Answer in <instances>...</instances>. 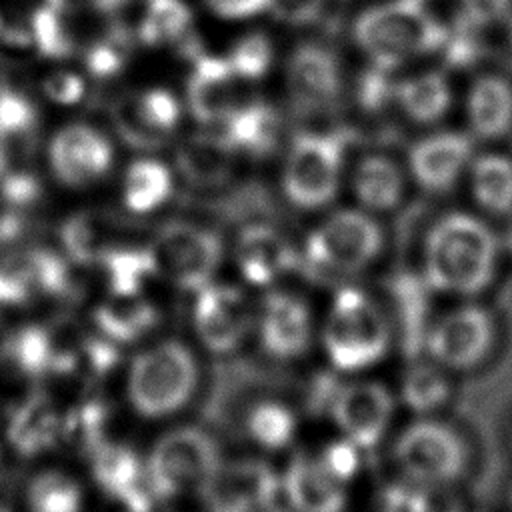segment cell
I'll use <instances>...</instances> for the list:
<instances>
[{"mask_svg": "<svg viewBox=\"0 0 512 512\" xmlns=\"http://www.w3.org/2000/svg\"><path fill=\"white\" fill-rule=\"evenodd\" d=\"M500 240L478 216L448 212L428 230L424 240V278L434 290L472 298L494 280Z\"/></svg>", "mask_w": 512, "mask_h": 512, "instance_id": "obj_1", "label": "cell"}, {"mask_svg": "<svg viewBox=\"0 0 512 512\" xmlns=\"http://www.w3.org/2000/svg\"><path fill=\"white\" fill-rule=\"evenodd\" d=\"M444 28L418 0H390L368 8L354 24L358 48L374 66L394 70L438 50Z\"/></svg>", "mask_w": 512, "mask_h": 512, "instance_id": "obj_2", "label": "cell"}, {"mask_svg": "<svg viewBox=\"0 0 512 512\" xmlns=\"http://www.w3.org/2000/svg\"><path fill=\"white\" fill-rule=\"evenodd\" d=\"M198 386V362L178 340H164L142 350L130 364L126 396L136 414L158 420L188 404Z\"/></svg>", "mask_w": 512, "mask_h": 512, "instance_id": "obj_3", "label": "cell"}, {"mask_svg": "<svg viewBox=\"0 0 512 512\" xmlns=\"http://www.w3.org/2000/svg\"><path fill=\"white\" fill-rule=\"evenodd\" d=\"M322 340L334 368L356 372L386 356L390 322L366 292L346 286L332 300Z\"/></svg>", "mask_w": 512, "mask_h": 512, "instance_id": "obj_4", "label": "cell"}, {"mask_svg": "<svg viewBox=\"0 0 512 512\" xmlns=\"http://www.w3.org/2000/svg\"><path fill=\"white\" fill-rule=\"evenodd\" d=\"M222 466L220 446L198 426H180L162 434L146 462L154 496L172 498L202 492Z\"/></svg>", "mask_w": 512, "mask_h": 512, "instance_id": "obj_5", "label": "cell"}, {"mask_svg": "<svg viewBox=\"0 0 512 512\" xmlns=\"http://www.w3.org/2000/svg\"><path fill=\"white\" fill-rule=\"evenodd\" d=\"M394 462L410 484H456L468 468V448L452 426L422 418L396 438Z\"/></svg>", "mask_w": 512, "mask_h": 512, "instance_id": "obj_6", "label": "cell"}, {"mask_svg": "<svg viewBox=\"0 0 512 512\" xmlns=\"http://www.w3.org/2000/svg\"><path fill=\"white\" fill-rule=\"evenodd\" d=\"M342 178V146L334 136L302 134L284 160L282 188L288 200L304 210L326 206Z\"/></svg>", "mask_w": 512, "mask_h": 512, "instance_id": "obj_7", "label": "cell"}, {"mask_svg": "<svg viewBox=\"0 0 512 512\" xmlns=\"http://www.w3.org/2000/svg\"><path fill=\"white\" fill-rule=\"evenodd\" d=\"M382 230L366 210L330 214L306 240V256L314 266L334 272H356L376 260Z\"/></svg>", "mask_w": 512, "mask_h": 512, "instance_id": "obj_8", "label": "cell"}, {"mask_svg": "<svg viewBox=\"0 0 512 512\" xmlns=\"http://www.w3.org/2000/svg\"><path fill=\"white\" fill-rule=\"evenodd\" d=\"M148 250L160 276L194 292L212 282L222 258V244L214 232L184 222L164 226Z\"/></svg>", "mask_w": 512, "mask_h": 512, "instance_id": "obj_9", "label": "cell"}, {"mask_svg": "<svg viewBox=\"0 0 512 512\" xmlns=\"http://www.w3.org/2000/svg\"><path fill=\"white\" fill-rule=\"evenodd\" d=\"M496 326L492 314L478 304H462L446 312L426 334L430 360L446 370L466 372L492 352Z\"/></svg>", "mask_w": 512, "mask_h": 512, "instance_id": "obj_10", "label": "cell"}, {"mask_svg": "<svg viewBox=\"0 0 512 512\" xmlns=\"http://www.w3.org/2000/svg\"><path fill=\"white\" fill-rule=\"evenodd\" d=\"M114 162L110 140L94 126L74 122L62 126L48 144V164L58 182L86 188L102 180Z\"/></svg>", "mask_w": 512, "mask_h": 512, "instance_id": "obj_11", "label": "cell"}, {"mask_svg": "<svg viewBox=\"0 0 512 512\" xmlns=\"http://www.w3.org/2000/svg\"><path fill=\"white\" fill-rule=\"evenodd\" d=\"M330 414L346 440L368 450L384 438L392 422L394 396L380 382H350L332 392Z\"/></svg>", "mask_w": 512, "mask_h": 512, "instance_id": "obj_12", "label": "cell"}, {"mask_svg": "<svg viewBox=\"0 0 512 512\" xmlns=\"http://www.w3.org/2000/svg\"><path fill=\"white\" fill-rule=\"evenodd\" d=\"M192 318L200 342L216 354L236 350L252 320L244 294L234 286L214 282L196 290Z\"/></svg>", "mask_w": 512, "mask_h": 512, "instance_id": "obj_13", "label": "cell"}, {"mask_svg": "<svg viewBox=\"0 0 512 512\" xmlns=\"http://www.w3.org/2000/svg\"><path fill=\"white\" fill-rule=\"evenodd\" d=\"M472 136L458 130L432 132L408 150V170L428 192H446L466 176L474 160Z\"/></svg>", "mask_w": 512, "mask_h": 512, "instance_id": "obj_14", "label": "cell"}, {"mask_svg": "<svg viewBox=\"0 0 512 512\" xmlns=\"http://www.w3.org/2000/svg\"><path fill=\"white\" fill-rule=\"evenodd\" d=\"M68 286L66 264L48 250H18L0 258V304L20 306Z\"/></svg>", "mask_w": 512, "mask_h": 512, "instance_id": "obj_15", "label": "cell"}, {"mask_svg": "<svg viewBox=\"0 0 512 512\" xmlns=\"http://www.w3.org/2000/svg\"><path fill=\"white\" fill-rule=\"evenodd\" d=\"M182 120L180 100L166 88L150 86L122 98L114 106L120 134L136 146H156L168 138Z\"/></svg>", "mask_w": 512, "mask_h": 512, "instance_id": "obj_16", "label": "cell"}, {"mask_svg": "<svg viewBox=\"0 0 512 512\" xmlns=\"http://www.w3.org/2000/svg\"><path fill=\"white\" fill-rule=\"evenodd\" d=\"M90 464L96 484L104 494L114 498L130 512H148L154 496L146 466L124 444L102 440L90 452Z\"/></svg>", "mask_w": 512, "mask_h": 512, "instance_id": "obj_17", "label": "cell"}, {"mask_svg": "<svg viewBox=\"0 0 512 512\" xmlns=\"http://www.w3.org/2000/svg\"><path fill=\"white\" fill-rule=\"evenodd\" d=\"M258 338L262 348L278 360L302 356L312 340V316L306 302L288 292L266 296L258 318Z\"/></svg>", "mask_w": 512, "mask_h": 512, "instance_id": "obj_18", "label": "cell"}, {"mask_svg": "<svg viewBox=\"0 0 512 512\" xmlns=\"http://www.w3.org/2000/svg\"><path fill=\"white\" fill-rule=\"evenodd\" d=\"M286 88L292 104L302 112L330 108L340 94V68L322 46L296 48L286 66Z\"/></svg>", "mask_w": 512, "mask_h": 512, "instance_id": "obj_19", "label": "cell"}, {"mask_svg": "<svg viewBox=\"0 0 512 512\" xmlns=\"http://www.w3.org/2000/svg\"><path fill=\"white\" fill-rule=\"evenodd\" d=\"M202 492L214 512H258L274 506L276 478L260 462H222Z\"/></svg>", "mask_w": 512, "mask_h": 512, "instance_id": "obj_20", "label": "cell"}, {"mask_svg": "<svg viewBox=\"0 0 512 512\" xmlns=\"http://www.w3.org/2000/svg\"><path fill=\"white\" fill-rule=\"evenodd\" d=\"M238 76L226 58L200 56L186 82V106L202 124H222L238 106Z\"/></svg>", "mask_w": 512, "mask_h": 512, "instance_id": "obj_21", "label": "cell"}, {"mask_svg": "<svg viewBox=\"0 0 512 512\" xmlns=\"http://www.w3.org/2000/svg\"><path fill=\"white\" fill-rule=\"evenodd\" d=\"M284 498L296 512H342L344 484L334 478L318 456L296 454L282 476Z\"/></svg>", "mask_w": 512, "mask_h": 512, "instance_id": "obj_22", "label": "cell"}, {"mask_svg": "<svg viewBox=\"0 0 512 512\" xmlns=\"http://www.w3.org/2000/svg\"><path fill=\"white\" fill-rule=\"evenodd\" d=\"M242 278L254 286H268L294 266L290 242L270 226L256 224L242 230L234 250Z\"/></svg>", "mask_w": 512, "mask_h": 512, "instance_id": "obj_23", "label": "cell"}, {"mask_svg": "<svg viewBox=\"0 0 512 512\" xmlns=\"http://www.w3.org/2000/svg\"><path fill=\"white\" fill-rule=\"evenodd\" d=\"M468 134L498 140L512 130V82L500 74L476 76L464 96Z\"/></svg>", "mask_w": 512, "mask_h": 512, "instance_id": "obj_24", "label": "cell"}, {"mask_svg": "<svg viewBox=\"0 0 512 512\" xmlns=\"http://www.w3.org/2000/svg\"><path fill=\"white\" fill-rule=\"evenodd\" d=\"M62 424L64 416L58 412L56 402L44 392H34L8 414L6 438L18 454L36 456L58 442Z\"/></svg>", "mask_w": 512, "mask_h": 512, "instance_id": "obj_25", "label": "cell"}, {"mask_svg": "<svg viewBox=\"0 0 512 512\" xmlns=\"http://www.w3.org/2000/svg\"><path fill=\"white\" fill-rule=\"evenodd\" d=\"M158 322V312L144 294H110L94 310L98 332L114 342L128 344L146 336Z\"/></svg>", "mask_w": 512, "mask_h": 512, "instance_id": "obj_26", "label": "cell"}, {"mask_svg": "<svg viewBox=\"0 0 512 512\" xmlns=\"http://www.w3.org/2000/svg\"><path fill=\"white\" fill-rule=\"evenodd\" d=\"M352 190L366 212H390L404 198L406 178L392 158L368 154L354 168Z\"/></svg>", "mask_w": 512, "mask_h": 512, "instance_id": "obj_27", "label": "cell"}, {"mask_svg": "<svg viewBox=\"0 0 512 512\" xmlns=\"http://www.w3.org/2000/svg\"><path fill=\"white\" fill-rule=\"evenodd\" d=\"M452 86L442 72L428 70L396 82L394 102L416 124L442 120L452 106Z\"/></svg>", "mask_w": 512, "mask_h": 512, "instance_id": "obj_28", "label": "cell"}, {"mask_svg": "<svg viewBox=\"0 0 512 512\" xmlns=\"http://www.w3.org/2000/svg\"><path fill=\"white\" fill-rule=\"evenodd\" d=\"M470 196L478 208L494 216L512 214V158L498 152L474 156L468 172Z\"/></svg>", "mask_w": 512, "mask_h": 512, "instance_id": "obj_29", "label": "cell"}, {"mask_svg": "<svg viewBox=\"0 0 512 512\" xmlns=\"http://www.w3.org/2000/svg\"><path fill=\"white\" fill-rule=\"evenodd\" d=\"M174 190L170 168L156 158L134 160L122 178V202L132 214H150L162 208Z\"/></svg>", "mask_w": 512, "mask_h": 512, "instance_id": "obj_30", "label": "cell"}, {"mask_svg": "<svg viewBox=\"0 0 512 512\" xmlns=\"http://www.w3.org/2000/svg\"><path fill=\"white\" fill-rule=\"evenodd\" d=\"M278 132V114L266 104H240L222 122V138L234 152L266 154L274 148Z\"/></svg>", "mask_w": 512, "mask_h": 512, "instance_id": "obj_31", "label": "cell"}, {"mask_svg": "<svg viewBox=\"0 0 512 512\" xmlns=\"http://www.w3.org/2000/svg\"><path fill=\"white\" fill-rule=\"evenodd\" d=\"M234 150L220 136H194L178 150V166L188 182L196 186H214L222 182L232 168Z\"/></svg>", "mask_w": 512, "mask_h": 512, "instance_id": "obj_32", "label": "cell"}, {"mask_svg": "<svg viewBox=\"0 0 512 512\" xmlns=\"http://www.w3.org/2000/svg\"><path fill=\"white\" fill-rule=\"evenodd\" d=\"M192 12L184 0H148L138 22V38L152 48H166L186 38Z\"/></svg>", "mask_w": 512, "mask_h": 512, "instance_id": "obj_33", "label": "cell"}, {"mask_svg": "<svg viewBox=\"0 0 512 512\" xmlns=\"http://www.w3.org/2000/svg\"><path fill=\"white\" fill-rule=\"evenodd\" d=\"M294 410L274 398L256 400L244 414V430L248 438L264 450H280L292 442L296 434Z\"/></svg>", "mask_w": 512, "mask_h": 512, "instance_id": "obj_34", "label": "cell"}, {"mask_svg": "<svg viewBox=\"0 0 512 512\" xmlns=\"http://www.w3.org/2000/svg\"><path fill=\"white\" fill-rule=\"evenodd\" d=\"M448 370L434 360L412 364L402 378V400L418 414H432L442 408L450 398Z\"/></svg>", "mask_w": 512, "mask_h": 512, "instance_id": "obj_35", "label": "cell"}, {"mask_svg": "<svg viewBox=\"0 0 512 512\" xmlns=\"http://www.w3.org/2000/svg\"><path fill=\"white\" fill-rule=\"evenodd\" d=\"M28 512H82L80 484L62 470L38 472L26 488Z\"/></svg>", "mask_w": 512, "mask_h": 512, "instance_id": "obj_36", "label": "cell"}, {"mask_svg": "<svg viewBox=\"0 0 512 512\" xmlns=\"http://www.w3.org/2000/svg\"><path fill=\"white\" fill-rule=\"evenodd\" d=\"M100 262L110 294H142L146 280L158 274L150 250L110 248Z\"/></svg>", "mask_w": 512, "mask_h": 512, "instance_id": "obj_37", "label": "cell"}, {"mask_svg": "<svg viewBox=\"0 0 512 512\" xmlns=\"http://www.w3.org/2000/svg\"><path fill=\"white\" fill-rule=\"evenodd\" d=\"M62 238L70 256L80 262H100L102 256L112 248L106 244L104 222L94 214H78L70 218L64 226Z\"/></svg>", "mask_w": 512, "mask_h": 512, "instance_id": "obj_38", "label": "cell"}, {"mask_svg": "<svg viewBox=\"0 0 512 512\" xmlns=\"http://www.w3.org/2000/svg\"><path fill=\"white\" fill-rule=\"evenodd\" d=\"M226 60L240 80H258L266 76L272 66V42L266 34L260 32L244 34L232 44Z\"/></svg>", "mask_w": 512, "mask_h": 512, "instance_id": "obj_39", "label": "cell"}, {"mask_svg": "<svg viewBox=\"0 0 512 512\" xmlns=\"http://www.w3.org/2000/svg\"><path fill=\"white\" fill-rule=\"evenodd\" d=\"M402 506L406 512H466L454 484H412Z\"/></svg>", "mask_w": 512, "mask_h": 512, "instance_id": "obj_40", "label": "cell"}, {"mask_svg": "<svg viewBox=\"0 0 512 512\" xmlns=\"http://www.w3.org/2000/svg\"><path fill=\"white\" fill-rule=\"evenodd\" d=\"M44 96L58 106H74L86 94V82L72 70H54L42 82Z\"/></svg>", "mask_w": 512, "mask_h": 512, "instance_id": "obj_41", "label": "cell"}, {"mask_svg": "<svg viewBox=\"0 0 512 512\" xmlns=\"http://www.w3.org/2000/svg\"><path fill=\"white\" fill-rule=\"evenodd\" d=\"M318 458L328 468V472L344 484L356 474L360 466V448L342 436L340 440L328 444Z\"/></svg>", "mask_w": 512, "mask_h": 512, "instance_id": "obj_42", "label": "cell"}, {"mask_svg": "<svg viewBox=\"0 0 512 512\" xmlns=\"http://www.w3.org/2000/svg\"><path fill=\"white\" fill-rule=\"evenodd\" d=\"M458 6L460 16L480 28L502 24L512 12V0H458Z\"/></svg>", "mask_w": 512, "mask_h": 512, "instance_id": "obj_43", "label": "cell"}, {"mask_svg": "<svg viewBox=\"0 0 512 512\" xmlns=\"http://www.w3.org/2000/svg\"><path fill=\"white\" fill-rule=\"evenodd\" d=\"M122 60H124L122 44H118L116 40H108V42L96 44L90 50L86 64L96 76H108L122 66Z\"/></svg>", "mask_w": 512, "mask_h": 512, "instance_id": "obj_44", "label": "cell"}, {"mask_svg": "<svg viewBox=\"0 0 512 512\" xmlns=\"http://www.w3.org/2000/svg\"><path fill=\"white\" fill-rule=\"evenodd\" d=\"M208 4V8L226 18V20H244V18H252L260 12H264L266 8H270L272 0H204Z\"/></svg>", "mask_w": 512, "mask_h": 512, "instance_id": "obj_45", "label": "cell"}, {"mask_svg": "<svg viewBox=\"0 0 512 512\" xmlns=\"http://www.w3.org/2000/svg\"><path fill=\"white\" fill-rule=\"evenodd\" d=\"M12 332H14V328H10L8 322L0 316V364H2V362H8Z\"/></svg>", "mask_w": 512, "mask_h": 512, "instance_id": "obj_46", "label": "cell"}, {"mask_svg": "<svg viewBox=\"0 0 512 512\" xmlns=\"http://www.w3.org/2000/svg\"><path fill=\"white\" fill-rule=\"evenodd\" d=\"M504 24V36H506V44L510 46L512 50V12L506 16V20L502 22Z\"/></svg>", "mask_w": 512, "mask_h": 512, "instance_id": "obj_47", "label": "cell"}, {"mask_svg": "<svg viewBox=\"0 0 512 512\" xmlns=\"http://www.w3.org/2000/svg\"><path fill=\"white\" fill-rule=\"evenodd\" d=\"M508 244H510V248H512V226H510V232H508Z\"/></svg>", "mask_w": 512, "mask_h": 512, "instance_id": "obj_48", "label": "cell"}, {"mask_svg": "<svg viewBox=\"0 0 512 512\" xmlns=\"http://www.w3.org/2000/svg\"><path fill=\"white\" fill-rule=\"evenodd\" d=\"M0 512H8V510H6V508H2V506H0Z\"/></svg>", "mask_w": 512, "mask_h": 512, "instance_id": "obj_49", "label": "cell"}, {"mask_svg": "<svg viewBox=\"0 0 512 512\" xmlns=\"http://www.w3.org/2000/svg\"><path fill=\"white\" fill-rule=\"evenodd\" d=\"M386 512H398V510H386Z\"/></svg>", "mask_w": 512, "mask_h": 512, "instance_id": "obj_50", "label": "cell"}]
</instances>
